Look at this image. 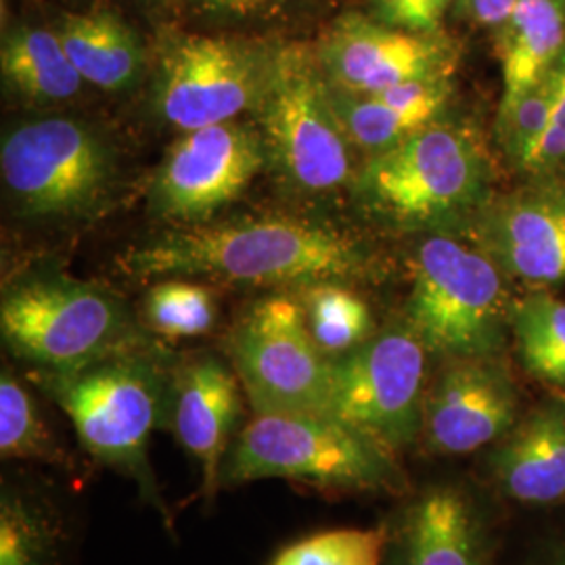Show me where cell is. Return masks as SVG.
<instances>
[{
	"instance_id": "obj_27",
	"label": "cell",
	"mask_w": 565,
	"mask_h": 565,
	"mask_svg": "<svg viewBox=\"0 0 565 565\" xmlns=\"http://www.w3.org/2000/svg\"><path fill=\"white\" fill-rule=\"evenodd\" d=\"M145 327L166 340H191L212 333L218 321L214 291L191 279L156 282L142 306Z\"/></svg>"
},
{
	"instance_id": "obj_28",
	"label": "cell",
	"mask_w": 565,
	"mask_h": 565,
	"mask_svg": "<svg viewBox=\"0 0 565 565\" xmlns=\"http://www.w3.org/2000/svg\"><path fill=\"white\" fill-rule=\"evenodd\" d=\"M384 545V524L331 527L282 546L268 565H382Z\"/></svg>"
},
{
	"instance_id": "obj_17",
	"label": "cell",
	"mask_w": 565,
	"mask_h": 565,
	"mask_svg": "<svg viewBox=\"0 0 565 565\" xmlns=\"http://www.w3.org/2000/svg\"><path fill=\"white\" fill-rule=\"evenodd\" d=\"M478 231L482 249L509 279L530 287L565 282V184L557 177L486 203Z\"/></svg>"
},
{
	"instance_id": "obj_7",
	"label": "cell",
	"mask_w": 565,
	"mask_h": 565,
	"mask_svg": "<svg viewBox=\"0 0 565 565\" xmlns=\"http://www.w3.org/2000/svg\"><path fill=\"white\" fill-rule=\"evenodd\" d=\"M252 114L270 160L303 191L324 193L352 177V156L329 99L317 49L289 42L268 46L263 93Z\"/></svg>"
},
{
	"instance_id": "obj_32",
	"label": "cell",
	"mask_w": 565,
	"mask_h": 565,
	"mask_svg": "<svg viewBox=\"0 0 565 565\" xmlns=\"http://www.w3.org/2000/svg\"><path fill=\"white\" fill-rule=\"evenodd\" d=\"M507 565H565V518L532 534Z\"/></svg>"
},
{
	"instance_id": "obj_33",
	"label": "cell",
	"mask_w": 565,
	"mask_h": 565,
	"mask_svg": "<svg viewBox=\"0 0 565 565\" xmlns=\"http://www.w3.org/2000/svg\"><path fill=\"white\" fill-rule=\"evenodd\" d=\"M515 4L518 0H455L461 15L484 28H499Z\"/></svg>"
},
{
	"instance_id": "obj_4",
	"label": "cell",
	"mask_w": 565,
	"mask_h": 565,
	"mask_svg": "<svg viewBox=\"0 0 565 565\" xmlns=\"http://www.w3.org/2000/svg\"><path fill=\"white\" fill-rule=\"evenodd\" d=\"M0 335L32 373H72L149 343L120 298L67 277H30L4 289Z\"/></svg>"
},
{
	"instance_id": "obj_30",
	"label": "cell",
	"mask_w": 565,
	"mask_h": 565,
	"mask_svg": "<svg viewBox=\"0 0 565 565\" xmlns=\"http://www.w3.org/2000/svg\"><path fill=\"white\" fill-rule=\"evenodd\" d=\"M455 0H375L373 20L419 34L443 32L440 23Z\"/></svg>"
},
{
	"instance_id": "obj_22",
	"label": "cell",
	"mask_w": 565,
	"mask_h": 565,
	"mask_svg": "<svg viewBox=\"0 0 565 565\" xmlns=\"http://www.w3.org/2000/svg\"><path fill=\"white\" fill-rule=\"evenodd\" d=\"M503 97L499 109L545 78L565 49V0H518L499 28Z\"/></svg>"
},
{
	"instance_id": "obj_10",
	"label": "cell",
	"mask_w": 565,
	"mask_h": 565,
	"mask_svg": "<svg viewBox=\"0 0 565 565\" xmlns=\"http://www.w3.org/2000/svg\"><path fill=\"white\" fill-rule=\"evenodd\" d=\"M2 182L25 216L70 218L90 212L116 179L111 147L70 118L25 121L0 145Z\"/></svg>"
},
{
	"instance_id": "obj_25",
	"label": "cell",
	"mask_w": 565,
	"mask_h": 565,
	"mask_svg": "<svg viewBox=\"0 0 565 565\" xmlns=\"http://www.w3.org/2000/svg\"><path fill=\"white\" fill-rule=\"evenodd\" d=\"M511 333L525 371L565 390V302L548 294H530L511 306Z\"/></svg>"
},
{
	"instance_id": "obj_6",
	"label": "cell",
	"mask_w": 565,
	"mask_h": 565,
	"mask_svg": "<svg viewBox=\"0 0 565 565\" xmlns=\"http://www.w3.org/2000/svg\"><path fill=\"white\" fill-rule=\"evenodd\" d=\"M490 166L467 130L434 121L403 142L375 153L356 191L371 210L401 224H440L482 212Z\"/></svg>"
},
{
	"instance_id": "obj_5",
	"label": "cell",
	"mask_w": 565,
	"mask_h": 565,
	"mask_svg": "<svg viewBox=\"0 0 565 565\" xmlns=\"http://www.w3.org/2000/svg\"><path fill=\"white\" fill-rule=\"evenodd\" d=\"M505 273L486 254L445 235L422 243L406 319L429 354L501 356L511 331Z\"/></svg>"
},
{
	"instance_id": "obj_20",
	"label": "cell",
	"mask_w": 565,
	"mask_h": 565,
	"mask_svg": "<svg viewBox=\"0 0 565 565\" xmlns=\"http://www.w3.org/2000/svg\"><path fill=\"white\" fill-rule=\"evenodd\" d=\"M450 97V78L415 82L373 95H354L329 84V99L348 141L373 156L440 120Z\"/></svg>"
},
{
	"instance_id": "obj_9",
	"label": "cell",
	"mask_w": 565,
	"mask_h": 565,
	"mask_svg": "<svg viewBox=\"0 0 565 565\" xmlns=\"http://www.w3.org/2000/svg\"><path fill=\"white\" fill-rule=\"evenodd\" d=\"M226 359L254 413L327 415L333 361L315 342L300 298L249 303L228 333Z\"/></svg>"
},
{
	"instance_id": "obj_16",
	"label": "cell",
	"mask_w": 565,
	"mask_h": 565,
	"mask_svg": "<svg viewBox=\"0 0 565 565\" xmlns=\"http://www.w3.org/2000/svg\"><path fill=\"white\" fill-rule=\"evenodd\" d=\"M242 382L233 364L216 354H195L172 369L168 431L202 471V501L223 490L224 461L243 422Z\"/></svg>"
},
{
	"instance_id": "obj_26",
	"label": "cell",
	"mask_w": 565,
	"mask_h": 565,
	"mask_svg": "<svg viewBox=\"0 0 565 565\" xmlns=\"http://www.w3.org/2000/svg\"><path fill=\"white\" fill-rule=\"evenodd\" d=\"M306 321L327 359H340L371 340L377 329L369 303L343 282L303 287Z\"/></svg>"
},
{
	"instance_id": "obj_31",
	"label": "cell",
	"mask_w": 565,
	"mask_h": 565,
	"mask_svg": "<svg viewBox=\"0 0 565 565\" xmlns=\"http://www.w3.org/2000/svg\"><path fill=\"white\" fill-rule=\"evenodd\" d=\"M515 166L532 179L557 177L565 166V128L551 121Z\"/></svg>"
},
{
	"instance_id": "obj_14",
	"label": "cell",
	"mask_w": 565,
	"mask_h": 565,
	"mask_svg": "<svg viewBox=\"0 0 565 565\" xmlns=\"http://www.w3.org/2000/svg\"><path fill=\"white\" fill-rule=\"evenodd\" d=\"M520 419V390L501 356L450 359L427 385L417 452L429 459L476 455Z\"/></svg>"
},
{
	"instance_id": "obj_11",
	"label": "cell",
	"mask_w": 565,
	"mask_h": 565,
	"mask_svg": "<svg viewBox=\"0 0 565 565\" xmlns=\"http://www.w3.org/2000/svg\"><path fill=\"white\" fill-rule=\"evenodd\" d=\"M427 348L408 324L377 331L333 359L327 415L404 455L417 450L427 394Z\"/></svg>"
},
{
	"instance_id": "obj_36",
	"label": "cell",
	"mask_w": 565,
	"mask_h": 565,
	"mask_svg": "<svg viewBox=\"0 0 565 565\" xmlns=\"http://www.w3.org/2000/svg\"><path fill=\"white\" fill-rule=\"evenodd\" d=\"M557 179H559V181L564 182V184H565V166H564V168H562V172H559V174H557Z\"/></svg>"
},
{
	"instance_id": "obj_19",
	"label": "cell",
	"mask_w": 565,
	"mask_h": 565,
	"mask_svg": "<svg viewBox=\"0 0 565 565\" xmlns=\"http://www.w3.org/2000/svg\"><path fill=\"white\" fill-rule=\"evenodd\" d=\"M74 530L60 488L25 465L0 478V565H72Z\"/></svg>"
},
{
	"instance_id": "obj_8",
	"label": "cell",
	"mask_w": 565,
	"mask_h": 565,
	"mask_svg": "<svg viewBox=\"0 0 565 565\" xmlns=\"http://www.w3.org/2000/svg\"><path fill=\"white\" fill-rule=\"evenodd\" d=\"M382 565H501V497L482 478L440 471L394 499Z\"/></svg>"
},
{
	"instance_id": "obj_24",
	"label": "cell",
	"mask_w": 565,
	"mask_h": 565,
	"mask_svg": "<svg viewBox=\"0 0 565 565\" xmlns=\"http://www.w3.org/2000/svg\"><path fill=\"white\" fill-rule=\"evenodd\" d=\"M0 72L11 90L32 103L67 102L84 86L57 32L32 25H18L4 34Z\"/></svg>"
},
{
	"instance_id": "obj_1",
	"label": "cell",
	"mask_w": 565,
	"mask_h": 565,
	"mask_svg": "<svg viewBox=\"0 0 565 565\" xmlns=\"http://www.w3.org/2000/svg\"><path fill=\"white\" fill-rule=\"evenodd\" d=\"M118 264L137 279H186L239 285H294L363 279L369 270L361 243L327 224L300 218H245L198 223L132 247Z\"/></svg>"
},
{
	"instance_id": "obj_21",
	"label": "cell",
	"mask_w": 565,
	"mask_h": 565,
	"mask_svg": "<svg viewBox=\"0 0 565 565\" xmlns=\"http://www.w3.org/2000/svg\"><path fill=\"white\" fill-rule=\"evenodd\" d=\"M0 459L49 467L72 482H88L97 467L61 436L32 387L11 369H2L0 375Z\"/></svg>"
},
{
	"instance_id": "obj_23",
	"label": "cell",
	"mask_w": 565,
	"mask_h": 565,
	"mask_svg": "<svg viewBox=\"0 0 565 565\" xmlns=\"http://www.w3.org/2000/svg\"><path fill=\"white\" fill-rule=\"evenodd\" d=\"M55 32L82 81L103 90H124L139 81L145 63L141 42L116 13H67Z\"/></svg>"
},
{
	"instance_id": "obj_29",
	"label": "cell",
	"mask_w": 565,
	"mask_h": 565,
	"mask_svg": "<svg viewBox=\"0 0 565 565\" xmlns=\"http://www.w3.org/2000/svg\"><path fill=\"white\" fill-rule=\"evenodd\" d=\"M555 97V81L548 70L545 78L536 86H532L524 97H520L505 109H499V141L511 162H520L525 149L536 141L545 132L546 126L553 121Z\"/></svg>"
},
{
	"instance_id": "obj_3",
	"label": "cell",
	"mask_w": 565,
	"mask_h": 565,
	"mask_svg": "<svg viewBox=\"0 0 565 565\" xmlns=\"http://www.w3.org/2000/svg\"><path fill=\"white\" fill-rule=\"evenodd\" d=\"M403 455L324 413H254L224 461L223 490L282 480L327 497L398 499L413 480Z\"/></svg>"
},
{
	"instance_id": "obj_12",
	"label": "cell",
	"mask_w": 565,
	"mask_h": 565,
	"mask_svg": "<svg viewBox=\"0 0 565 565\" xmlns=\"http://www.w3.org/2000/svg\"><path fill=\"white\" fill-rule=\"evenodd\" d=\"M268 46L202 34L166 42L156 88L158 111L182 132L233 121L263 93Z\"/></svg>"
},
{
	"instance_id": "obj_13",
	"label": "cell",
	"mask_w": 565,
	"mask_h": 565,
	"mask_svg": "<svg viewBox=\"0 0 565 565\" xmlns=\"http://www.w3.org/2000/svg\"><path fill=\"white\" fill-rule=\"evenodd\" d=\"M268 160L260 130L223 121L184 132L166 151L151 200L160 216L205 223L237 200Z\"/></svg>"
},
{
	"instance_id": "obj_2",
	"label": "cell",
	"mask_w": 565,
	"mask_h": 565,
	"mask_svg": "<svg viewBox=\"0 0 565 565\" xmlns=\"http://www.w3.org/2000/svg\"><path fill=\"white\" fill-rule=\"evenodd\" d=\"M172 369L162 348L142 343L72 373H32V382L70 419L82 452L132 482L177 539V515L151 463L153 434L168 431Z\"/></svg>"
},
{
	"instance_id": "obj_35",
	"label": "cell",
	"mask_w": 565,
	"mask_h": 565,
	"mask_svg": "<svg viewBox=\"0 0 565 565\" xmlns=\"http://www.w3.org/2000/svg\"><path fill=\"white\" fill-rule=\"evenodd\" d=\"M551 74H553V81H555V90H557V97H555V114H553V121L557 126L565 128V49L564 53L559 55V60L555 61V65L551 67Z\"/></svg>"
},
{
	"instance_id": "obj_15",
	"label": "cell",
	"mask_w": 565,
	"mask_h": 565,
	"mask_svg": "<svg viewBox=\"0 0 565 565\" xmlns=\"http://www.w3.org/2000/svg\"><path fill=\"white\" fill-rule=\"evenodd\" d=\"M317 53L327 82L354 95L452 78L459 60L455 44L443 32H408L359 13L335 21Z\"/></svg>"
},
{
	"instance_id": "obj_18",
	"label": "cell",
	"mask_w": 565,
	"mask_h": 565,
	"mask_svg": "<svg viewBox=\"0 0 565 565\" xmlns=\"http://www.w3.org/2000/svg\"><path fill=\"white\" fill-rule=\"evenodd\" d=\"M482 452V480L503 501L565 507V394L536 404Z\"/></svg>"
},
{
	"instance_id": "obj_34",
	"label": "cell",
	"mask_w": 565,
	"mask_h": 565,
	"mask_svg": "<svg viewBox=\"0 0 565 565\" xmlns=\"http://www.w3.org/2000/svg\"><path fill=\"white\" fill-rule=\"evenodd\" d=\"M203 4L212 11H224L233 15H254L263 13L266 9H277L291 0H202Z\"/></svg>"
}]
</instances>
